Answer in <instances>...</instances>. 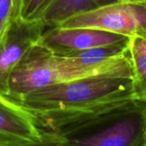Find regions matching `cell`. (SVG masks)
I'll list each match as a JSON object with an SVG mask.
<instances>
[{"label":"cell","mask_w":146,"mask_h":146,"mask_svg":"<svg viewBox=\"0 0 146 146\" xmlns=\"http://www.w3.org/2000/svg\"><path fill=\"white\" fill-rule=\"evenodd\" d=\"M63 27H92L127 37L146 39V2H118L74 15L60 25Z\"/></svg>","instance_id":"cell-3"},{"label":"cell","mask_w":146,"mask_h":146,"mask_svg":"<svg viewBox=\"0 0 146 146\" xmlns=\"http://www.w3.org/2000/svg\"><path fill=\"white\" fill-rule=\"evenodd\" d=\"M121 2H125V3H144L146 2V0H120Z\"/></svg>","instance_id":"cell-12"},{"label":"cell","mask_w":146,"mask_h":146,"mask_svg":"<svg viewBox=\"0 0 146 146\" xmlns=\"http://www.w3.org/2000/svg\"><path fill=\"white\" fill-rule=\"evenodd\" d=\"M0 38H1V32H0Z\"/></svg>","instance_id":"cell-13"},{"label":"cell","mask_w":146,"mask_h":146,"mask_svg":"<svg viewBox=\"0 0 146 146\" xmlns=\"http://www.w3.org/2000/svg\"><path fill=\"white\" fill-rule=\"evenodd\" d=\"M128 99H134L131 77L100 74L46 86L18 103L30 111L42 127L61 116Z\"/></svg>","instance_id":"cell-2"},{"label":"cell","mask_w":146,"mask_h":146,"mask_svg":"<svg viewBox=\"0 0 146 146\" xmlns=\"http://www.w3.org/2000/svg\"><path fill=\"white\" fill-rule=\"evenodd\" d=\"M22 0H0V32L1 35L8 26L21 16Z\"/></svg>","instance_id":"cell-9"},{"label":"cell","mask_w":146,"mask_h":146,"mask_svg":"<svg viewBox=\"0 0 146 146\" xmlns=\"http://www.w3.org/2000/svg\"><path fill=\"white\" fill-rule=\"evenodd\" d=\"M42 127L62 146H146V104L120 101L61 116Z\"/></svg>","instance_id":"cell-1"},{"label":"cell","mask_w":146,"mask_h":146,"mask_svg":"<svg viewBox=\"0 0 146 146\" xmlns=\"http://www.w3.org/2000/svg\"><path fill=\"white\" fill-rule=\"evenodd\" d=\"M54 1L56 0H22L21 17L27 20L39 19Z\"/></svg>","instance_id":"cell-10"},{"label":"cell","mask_w":146,"mask_h":146,"mask_svg":"<svg viewBox=\"0 0 146 146\" xmlns=\"http://www.w3.org/2000/svg\"><path fill=\"white\" fill-rule=\"evenodd\" d=\"M47 133V132H46ZM27 146H62L60 144H58L56 140H54L50 135L49 133H47V137L46 139L41 142V143H38V144H36V145H31Z\"/></svg>","instance_id":"cell-11"},{"label":"cell","mask_w":146,"mask_h":146,"mask_svg":"<svg viewBox=\"0 0 146 146\" xmlns=\"http://www.w3.org/2000/svg\"><path fill=\"white\" fill-rule=\"evenodd\" d=\"M60 82L57 56L38 43L13 69L7 97L19 102L36 91Z\"/></svg>","instance_id":"cell-4"},{"label":"cell","mask_w":146,"mask_h":146,"mask_svg":"<svg viewBox=\"0 0 146 146\" xmlns=\"http://www.w3.org/2000/svg\"><path fill=\"white\" fill-rule=\"evenodd\" d=\"M128 56L133 71L134 99L146 104V39L130 38Z\"/></svg>","instance_id":"cell-8"},{"label":"cell","mask_w":146,"mask_h":146,"mask_svg":"<svg viewBox=\"0 0 146 146\" xmlns=\"http://www.w3.org/2000/svg\"><path fill=\"white\" fill-rule=\"evenodd\" d=\"M130 37L92 27H48L38 42L57 56H68L97 46L115 44Z\"/></svg>","instance_id":"cell-6"},{"label":"cell","mask_w":146,"mask_h":146,"mask_svg":"<svg viewBox=\"0 0 146 146\" xmlns=\"http://www.w3.org/2000/svg\"><path fill=\"white\" fill-rule=\"evenodd\" d=\"M46 131L18 102L0 95V146H27L43 142Z\"/></svg>","instance_id":"cell-7"},{"label":"cell","mask_w":146,"mask_h":146,"mask_svg":"<svg viewBox=\"0 0 146 146\" xmlns=\"http://www.w3.org/2000/svg\"><path fill=\"white\" fill-rule=\"evenodd\" d=\"M46 25L40 20H14L2 33L0 38V95L9 93L10 74L25 54L37 44Z\"/></svg>","instance_id":"cell-5"}]
</instances>
